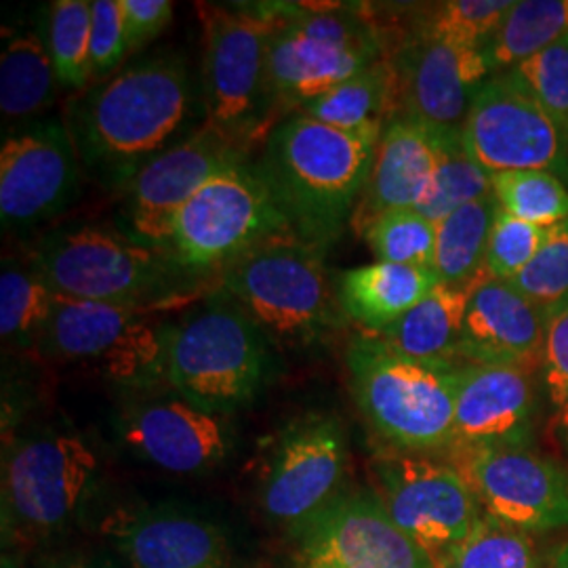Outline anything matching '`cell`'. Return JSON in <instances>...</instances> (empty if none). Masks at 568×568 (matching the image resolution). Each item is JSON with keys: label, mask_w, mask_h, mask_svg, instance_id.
<instances>
[{"label": "cell", "mask_w": 568, "mask_h": 568, "mask_svg": "<svg viewBox=\"0 0 568 568\" xmlns=\"http://www.w3.org/2000/svg\"><path fill=\"white\" fill-rule=\"evenodd\" d=\"M37 568H124L105 554L91 551H60L39 560Z\"/></svg>", "instance_id": "44"}, {"label": "cell", "mask_w": 568, "mask_h": 568, "mask_svg": "<svg viewBox=\"0 0 568 568\" xmlns=\"http://www.w3.org/2000/svg\"><path fill=\"white\" fill-rule=\"evenodd\" d=\"M82 163L68 124L37 122L9 135L0 150V217L4 227L49 222L77 201Z\"/></svg>", "instance_id": "18"}, {"label": "cell", "mask_w": 568, "mask_h": 568, "mask_svg": "<svg viewBox=\"0 0 568 568\" xmlns=\"http://www.w3.org/2000/svg\"><path fill=\"white\" fill-rule=\"evenodd\" d=\"M541 379L551 405L568 403V295L546 307V331L541 349Z\"/></svg>", "instance_id": "41"}, {"label": "cell", "mask_w": 568, "mask_h": 568, "mask_svg": "<svg viewBox=\"0 0 568 568\" xmlns=\"http://www.w3.org/2000/svg\"><path fill=\"white\" fill-rule=\"evenodd\" d=\"M455 440L450 450L527 448L535 427L530 368L464 363L453 368Z\"/></svg>", "instance_id": "22"}, {"label": "cell", "mask_w": 568, "mask_h": 568, "mask_svg": "<svg viewBox=\"0 0 568 568\" xmlns=\"http://www.w3.org/2000/svg\"><path fill=\"white\" fill-rule=\"evenodd\" d=\"M102 535L126 568H232L224 528L180 504L116 509Z\"/></svg>", "instance_id": "21"}, {"label": "cell", "mask_w": 568, "mask_h": 568, "mask_svg": "<svg viewBox=\"0 0 568 568\" xmlns=\"http://www.w3.org/2000/svg\"><path fill=\"white\" fill-rule=\"evenodd\" d=\"M119 417L122 443L171 474L196 476L222 466L234 447L227 415L192 403L173 387L135 392Z\"/></svg>", "instance_id": "16"}, {"label": "cell", "mask_w": 568, "mask_h": 568, "mask_svg": "<svg viewBox=\"0 0 568 568\" xmlns=\"http://www.w3.org/2000/svg\"><path fill=\"white\" fill-rule=\"evenodd\" d=\"M291 532V568H434L371 490H345Z\"/></svg>", "instance_id": "15"}, {"label": "cell", "mask_w": 568, "mask_h": 568, "mask_svg": "<svg viewBox=\"0 0 568 568\" xmlns=\"http://www.w3.org/2000/svg\"><path fill=\"white\" fill-rule=\"evenodd\" d=\"M443 133L400 114L387 122L352 217L361 234L384 213L417 209L426 199L440 161Z\"/></svg>", "instance_id": "24"}, {"label": "cell", "mask_w": 568, "mask_h": 568, "mask_svg": "<svg viewBox=\"0 0 568 568\" xmlns=\"http://www.w3.org/2000/svg\"><path fill=\"white\" fill-rule=\"evenodd\" d=\"M265 366L264 333L222 295L169 326L166 384L209 410L230 415L248 405Z\"/></svg>", "instance_id": "7"}, {"label": "cell", "mask_w": 568, "mask_h": 568, "mask_svg": "<svg viewBox=\"0 0 568 568\" xmlns=\"http://www.w3.org/2000/svg\"><path fill=\"white\" fill-rule=\"evenodd\" d=\"M541 568H568V541L560 544L558 548L549 554L548 560L541 565Z\"/></svg>", "instance_id": "45"}, {"label": "cell", "mask_w": 568, "mask_h": 568, "mask_svg": "<svg viewBox=\"0 0 568 568\" xmlns=\"http://www.w3.org/2000/svg\"><path fill=\"white\" fill-rule=\"evenodd\" d=\"M100 459L77 434L13 440L2 457L4 530L44 539L72 527L95 495Z\"/></svg>", "instance_id": "10"}, {"label": "cell", "mask_w": 568, "mask_h": 568, "mask_svg": "<svg viewBox=\"0 0 568 568\" xmlns=\"http://www.w3.org/2000/svg\"><path fill=\"white\" fill-rule=\"evenodd\" d=\"M248 150L204 122L171 145L126 183V230L145 243L166 248L171 227L185 203L222 169L246 161Z\"/></svg>", "instance_id": "19"}, {"label": "cell", "mask_w": 568, "mask_h": 568, "mask_svg": "<svg viewBox=\"0 0 568 568\" xmlns=\"http://www.w3.org/2000/svg\"><path fill=\"white\" fill-rule=\"evenodd\" d=\"M201 100L182 55L156 53L72 98L65 124L82 169L122 192L145 164L199 129Z\"/></svg>", "instance_id": "1"}, {"label": "cell", "mask_w": 568, "mask_h": 568, "mask_svg": "<svg viewBox=\"0 0 568 568\" xmlns=\"http://www.w3.org/2000/svg\"><path fill=\"white\" fill-rule=\"evenodd\" d=\"M122 23L126 34L129 55L138 53L154 41L173 18V2L169 0H119Z\"/></svg>", "instance_id": "43"}, {"label": "cell", "mask_w": 568, "mask_h": 568, "mask_svg": "<svg viewBox=\"0 0 568 568\" xmlns=\"http://www.w3.org/2000/svg\"><path fill=\"white\" fill-rule=\"evenodd\" d=\"M488 194H493L490 173L474 163V159L467 154L462 131H445L436 175L417 211L438 224L459 206L474 203Z\"/></svg>", "instance_id": "32"}, {"label": "cell", "mask_w": 568, "mask_h": 568, "mask_svg": "<svg viewBox=\"0 0 568 568\" xmlns=\"http://www.w3.org/2000/svg\"><path fill=\"white\" fill-rule=\"evenodd\" d=\"M91 2L55 0L47 20V49L55 65L60 84L82 89L91 72Z\"/></svg>", "instance_id": "35"}, {"label": "cell", "mask_w": 568, "mask_h": 568, "mask_svg": "<svg viewBox=\"0 0 568 568\" xmlns=\"http://www.w3.org/2000/svg\"><path fill=\"white\" fill-rule=\"evenodd\" d=\"M508 72L527 87L568 138V34Z\"/></svg>", "instance_id": "39"}, {"label": "cell", "mask_w": 568, "mask_h": 568, "mask_svg": "<svg viewBox=\"0 0 568 568\" xmlns=\"http://www.w3.org/2000/svg\"><path fill=\"white\" fill-rule=\"evenodd\" d=\"M544 310L509 281L485 274L467 304L459 345L462 363L525 368L541 363Z\"/></svg>", "instance_id": "23"}, {"label": "cell", "mask_w": 568, "mask_h": 568, "mask_svg": "<svg viewBox=\"0 0 568 568\" xmlns=\"http://www.w3.org/2000/svg\"><path fill=\"white\" fill-rule=\"evenodd\" d=\"M509 4L508 0H448L436 4L419 28L445 41L485 51Z\"/></svg>", "instance_id": "37"}, {"label": "cell", "mask_w": 568, "mask_h": 568, "mask_svg": "<svg viewBox=\"0 0 568 568\" xmlns=\"http://www.w3.org/2000/svg\"><path fill=\"white\" fill-rule=\"evenodd\" d=\"M488 516L523 532L568 528V469L528 448L453 450Z\"/></svg>", "instance_id": "17"}, {"label": "cell", "mask_w": 568, "mask_h": 568, "mask_svg": "<svg viewBox=\"0 0 568 568\" xmlns=\"http://www.w3.org/2000/svg\"><path fill=\"white\" fill-rule=\"evenodd\" d=\"M499 203L493 194L464 204L436 224V264L440 284L464 286L483 278L488 239Z\"/></svg>", "instance_id": "28"}, {"label": "cell", "mask_w": 568, "mask_h": 568, "mask_svg": "<svg viewBox=\"0 0 568 568\" xmlns=\"http://www.w3.org/2000/svg\"><path fill=\"white\" fill-rule=\"evenodd\" d=\"M91 72L103 81L108 74H116L119 65L129 58L121 2L95 0L91 2Z\"/></svg>", "instance_id": "42"}, {"label": "cell", "mask_w": 568, "mask_h": 568, "mask_svg": "<svg viewBox=\"0 0 568 568\" xmlns=\"http://www.w3.org/2000/svg\"><path fill=\"white\" fill-rule=\"evenodd\" d=\"M347 438L328 413H305L278 434L265 462L260 501L272 523L297 528L344 495Z\"/></svg>", "instance_id": "14"}, {"label": "cell", "mask_w": 568, "mask_h": 568, "mask_svg": "<svg viewBox=\"0 0 568 568\" xmlns=\"http://www.w3.org/2000/svg\"><path fill=\"white\" fill-rule=\"evenodd\" d=\"M267 81L276 122L384 60L382 30L363 11L326 7H274Z\"/></svg>", "instance_id": "5"}, {"label": "cell", "mask_w": 568, "mask_h": 568, "mask_svg": "<svg viewBox=\"0 0 568 568\" xmlns=\"http://www.w3.org/2000/svg\"><path fill=\"white\" fill-rule=\"evenodd\" d=\"M363 236L379 262L434 270L436 224L417 209L384 213L366 227Z\"/></svg>", "instance_id": "36"}, {"label": "cell", "mask_w": 568, "mask_h": 568, "mask_svg": "<svg viewBox=\"0 0 568 568\" xmlns=\"http://www.w3.org/2000/svg\"><path fill=\"white\" fill-rule=\"evenodd\" d=\"M389 61L398 81V114L438 131L464 129L476 91L490 77L483 49L445 41L419 26Z\"/></svg>", "instance_id": "20"}, {"label": "cell", "mask_w": 568, "mask_h": 568, "mask_svg": "<svg viewBox=\"0 0 568 568\" xmlns=\"http://www.w3.org/2000/svg\"><path fill=\"white\" fill-rule=\"evenodd\" d=\"M434 568H541L528 532L483 514L466 539L432 560Z\"/></svg>", "instance_id": "33"}, {"label": "cell", "mask_w": 568, "mask_h": 568, "mask_svg": "<svg viewBox=\"0 0 568 568\" xmlns=\"http://www.w3.org/2000/svg\"><path fill=\"white\" fill-rule=\"evenodd\" d=\"M375 471L387 516L432 560L459 546L485 514L453 462L389 450L377 457Z\"/></svg>", "instance_id": "13"}, {"label": "cell", "mask_w": 568, "mask_h": 568, "mask_svg": "<svg viewBox=\"0 0 568 568\" xmlns=\"http://www.w3.org/2000/svg\"><path fill=\"white\" fill-rule=\"evenodd\" d=\"M169 326L135 305L65 300L58 295L42 335L44 354L98 371L116 386L140 392L166 384Z\"/></svg>", "instance_id": "11"}, {"label": "cell", "mask_w": 568, "mask_h": 568, "mask_svg": "<svg viewBox=\"0 0 568 568\" xmlns=\"http://www.w3.org/2000/svg\"><path fill=\"white\" fill-rule=\"evenodd\" d=\"M316 121L349 133L379 135L398 116V81L389 58L375 61L300 110Z\"/></svg>", "instance_id": "27"}, {"label": "cell", "mask_w": 568, "mask_h": 568, "mask_svg": "<svg viewBox=\"0 0 568 568\" xmlns=\"http://www.w3.org/2000/svg\"><path fill=\"white\" fill-rule=\"evenodd\" d=\"M4 568H9V565H7V560H4Z\"/></svg>", "instance_id": "47"}, {"label": "cell", "mask_w": 568, "mask_h": 568, "mask_svg": "<svg viewBox=\"0 0 568 568\" xmlns=\"http://www.w3.org/2000/svg\"><path fill=\"white\" fill-rule=\"evenodd\" d=\"M530 302L541 307L556 304L568 295V220L551 225L548 239L532 262L509 281Z\"/></svg>", "instance_id": "40"}, {"label": "cell", "mask_w": 568, "mask_h": 568, "mask_svg": "<svg viewBox=\"0 0 568 568\" xmlns=\"http://www.w3.org/2000/svg\"><path fill=\"white\" fill-rule=\"evenodd\" d=\"M325 246L284 232L253 246L215 276L220 295L236 305L265 337L288 347L314 345L342 323Z\"/></svg>", "instance_id": "4"}, {"label": "cell", "mask_w": 568, "mask_h": 568, "mask_svg": "<svg viewBox=\"0 0 568 568\" xmlns=\"http://www.w3.org/2000/svg\"><path fill=\"white\" fill-rule=\"evenodd\" d=\"M379 140L302 112L270 131L257 166L297 236L325 248L342 236L363 196Z\"/></svg>", "instance_id": "2"}, {"label": "cell", "mask_w": 568, "mask_h": 568, "mask_svg": "<svg viewBox=\"0 0 568 568\" xmlns=\"http://www.w3.org/2000/svg\"><path fill=\"white\" fill-rule=\"evenodd\" d=\"M58 295L30 265L4 262L0 274V335L4 345L30 349L41 345Z\"/></svg>", "instance_id": "31"}, {"label": "cell", "mask_w": 568, "mask_h": 568, "mask_svg": "<svg viewBox=\"0 0 568 568\" xmlns=\"http://www.w3.org/2000/svg\"><path fill=\"white\" fill-rule=\"evenodd\" d=\"M30 265L65 300L135 305L152 312L183 297L196 281L166 248L110 225L51 232L37 244Z\"/></svg>", "instance_id": "3"}, {"label": "cell", "mask_w": 568, "mask_h": 568, "mask_svg": "<svg viewBox=\"0 0 568 568\" xmlns=\"http://www.w3.org/2000/svg\"><path fill=\"white\" fill-rule=\"evenodd\" d=\"M58 72L42 41L23 32L7 42L0 58V110L9 121L34 116L55 102Z\"/></svg>", "instance_id": "29"}, {"label": "cell", "mask_w": 568, "mask_h": 568, "mask_svg": "<svg viewBox=\"0 0 568 568\" xmlns=\"http://www.w3.org/2000/svg\"><path fill=\"white\" fill-rule=\"evenodd\" d=\"M293 232L257 164L222 169L178 213L166 251L187 274L217 276L272 236Z\"/></svg>", "instance_id": "9"}, {"label": "cell", "mask_w": 568, "mask_h": 568, "mask_svg": "<svg viewBox=\"0 0 568 568\" xmlns=\"http://www.w3.org/2000/svg\"><path fill=\"white\" fill-rule=\"evenodd\" d=\"M568 34V0H518L485 47L490 74L508 72Z\"/></svg>", "instance_id": "30"}, {"label": "cell", "mask_w": 568, "mask_h": 568, "mask_svg": "<svg viewBox=\"0 0 568 568\" xmlns=\"http://www.w3.org/2000/svg\"><path fill=\"white\" fill-rule=\"evenodd\" d=\"M438 284L434 270L375 262L344 272L337 297L344 316L375 335L400 321Z\"/></svg>", "instance_id": "26"}, {"label": "cell", "mask_w": 568, "mask_h": 568, "mask_svg": "<svg viewBox=\"0 0 568 568\" xmlns=\"http://www.w3.org/2000/svg\"><path fill=\"white\" fill-rule=\"evenodd\" d=\"M560 413H558V427H560V438H562V443L567 445L568 448V403L562 406V408H558Z\"/></svg>", "instance_id": "46"}, {"label": "cell", "mask_w": 568, "mask_h": 568, "mask_svg": "<svg viewBox=\"0 0 568 568\" xmlns=\"http://www.w3.org/2000/svg\"><path fill=\"white\" fill-rule=\"evenodd\" d=\"M549 227L527 224L511 217L501 206L495 215L490 239H488L485 272L490 278L514 281L548 239Z\"/></svg>", "instance_id": "38"}, {"label": "cell", "mask_w": 568, "mask_h": 568, "mask_svg": "<svg viewBox=\"0 0 568 568\" xmlns=\"http://www.w3.org/2000/svg\"><path fill=\"white\" fill-rule=\"evenodd\" d=\"M462 140L487 173L551 171L568 178V138L511 72L493 74L476 91Z\"/></svg>", "instance_id": "12"}, {"label": "cell", "mask_w": 568, "mask_h": 568, "mask_svg": "<svg viewBox=\"0 0 568 568\" xmlns=\"http://www.w3.org/2000/svg\"><path fill=\"white\" fill-rule=\"evenodd\" d=\"M480 281L464 286L438 284L424 302L394 325L375 333V337L396 354L422 365L436 368L464 365L459 354L464 321L469 297Z\"/></svg>", "instance_id": "25"}, {"label": "cell", "mask_w": 568, "mask_h": 568, "mask_svg": "<svg viewBox=\"0 0 568 568\" xmlns=\"http://www.w3.org/2000/svg\"><path fill=\"white\" fill-rule=\"evenodd\" d=\"M345 365L356 405L387 447L413 455L453 448V368L408 361L368 333L349 342Z\"/></svg>", "instance_id": "6"}, {"label": "cell", "mask_w": 568, "mask_h": 568, "mask_svg": "<svg viewBox=\"0 0 568 568\" xmlns=\"http://www.w3.org/2000/svg\"><path fill=\"white\" fill-rule=\"evenodd\" d=\"M274 7L203 11V98L206 124L251 150L278 124L267 81Z\"/></svg>", "instance_id": "8"}, {"label": "cell", "mask_w": 568, "mask_h": 568, "mask_svg": "<svg viewBox=\"0 0 568 568\" xmlns=\"http://www.w3.org/2000/svg\"><path fill=\"white\" fill-rule=\"evenodd\" d=\"M490 192L511 217L551 227L568 220V187L551 171H506L490 175Z\"/></svg>", "instance_id": "34"}]
</instances>
